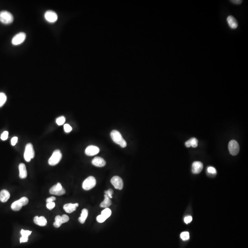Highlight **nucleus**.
Returning <instances> with one entry per match:
<instances>
[{
	"label": "nucleus",
	"instance_id": "obj_1",
	"mask_svg": "<svg viewBox=\"0 0 248 248\" xmlns=\"http://www.w3.org/2000/svg\"><path fill=\"white\" fill-rule=\"evenodd\" d=\"M112 140L115 143L119 144L122 148L126 147L127 143L125 140L122 137V135L119 131L117 130H113L110 134Z\"/></svg>",
	"mask_w": 248,
	"mask_h": 248
},
{
	"label": "nucleus",
	"instance_id": "obj_2",
	"mask_svg": "<svg viewBox=\"0 0 248 248\" xmlns=\"http://www.w3.org/2000/svg\"><path fill=\"white\" fill-rule=\"evenodd\" d=\"M13 15L7 11H2L0 12V21L4 24H8L13 21Z\"/></svg>",
	"mask_w": 248,
	"mask_h": 248
},
{
	"label": "nucleus",
	"instance_id": "obj_3",
	"mask_svg": "<svg viewBox=\"0 0 248 248\" xmlns=\"http://www.w3.org/2000/svg\"><path fill=\"white\" fill-rule=\"evenodd\" d=\"M28 203L29 199L27 197H22L19 200L13 202L11 205V208L14 211H19L23 206L27 205Z\"/></svg>",
	"mask_w": 248,
	"mask_h": 248
},
{
	"label": "nucleus",
	"instance_id": "obj_4",
	"mask_svg": "<svg viewBox=\"0 0 248 248\" xmlns=\"http://www.w3.org/2000/svg\"><path fill=\"white\" fill-rule=\"evenodd\" d=\"M62 154L61 151L57 149L54 151L51 157L48 160V163L50 165L54 166L57 165L62 159Z\"/></svg>",
	"mask_w": 248,
	"mask_h": 248
},
{
	"label": "nucleus",
	"instance_id": "obj_5",
	"mask_svg": "<svg viewBox=\"0 0 248 248\" xmlns=\"http://www.w3.org/2000/svg\"><path fill=\"white\" fill-rule=\"evenodd\" d=\"M96 185V180L95 177L92 176H90L87 177L83 182L82 187L84 190L88 191L95 187Z\"/></svg>",
	"mask_w": 248,
	"mask_h": 248
},
{
	"label": "nucleus",
	"instance_id": "obj_6",
	"mask_svg": "<svg viewBox=\"0 0 248 248\" xmlns=\"http://www.w3.org/2000/svg\"><path fill=\"white\" fill-rule=\"evenodd\" d=\"M35 156V151L33 145L31 143H28L25 147L24 153V158L27 162H30Z\"/></svg>",
	"mask_w": 248,
	"mask_h": 248
},
{
	"label": "nucleus",
	"instance_id": "obj_7",
	"mask_svg": "<svg viewBox=\"0 0 248 248\" xmlns=\"http://www.w3.org/2000/svg\"><path fill=\"white\" fill-rule=\"evenodd\" d=\"M49 192L51 194L53 195L61 196L65 194L66 191L64 188L62 187V185L60 183H58L50 188Z\"/></svg>",
	"mask_w": 248,
	"mask_h": 248
},
{
	"label": "nucleus",
	"instance_id": "obj_8",
	"mask_svg": "<svg viewBox=\"0 0 248 248\" xmlns=\"http://www.w3.org/2000/svg\"><path fill=\"white\" fill-rule=\"evenodd\" d=\"M228 149L230 154L236 156L239 151V146L237 142L234 140H231L228 144Z\"/></svg>",
	"mask_w": 248,
	"mask_h": 248
},
{
	"label": "nucleus",
	"instance_id": "obj_9",
	"mask_svg": "<svg viewBox=\"0 0 248 248\" xmlns=\"http://www.w3.org/2000/svg\"><path fill=\"white\" fill-rule=\"evenodd\" d=\"M26 34L24 32H20L16 35L12 40V43L13 45H18L23 43L26 39Z\"/></svg>",
	"mask_w": 248,
	"mask_h": 248
},
{
	"label": "nucleus",
	"instance_id": "obj_10",
	"mask_svg": "<svg viewBox=\"0 0 248 248\" xmlns=\"http://www.w3.org/2000/svg\"><path fill=\"white\" fill-rule=\"evenodd\" d=\"M45 19L50 23H54L58 20V16L57 14L52 10H48L45 13L44 15Z\"/></svg>",
	"mask_w": 248,
	"mask_h": 248
},
{
	"label": "nucleus",
	"instance_id": "obj_11",
	"mask_svg": "<svg viewBox=\"0 0 248 248\" xmlns=\"http://www.w3.org/2000/svg\"><path fill=\"white\" fill-rule=\"evenodd\" d=\"M111 183L114 186V188L119 190H122L123 187V182L122 178L119 176H114L111 179Z\"/></svg>",
	"mask_w": 248,
	"mask_h": 248
},
{
	"label": "nucleus",
	"instance_id": "obj_12",
	"mask_svg": "<svg viewBox=\"0 0 248 248\" xmlns=\"http://www.w3.org/2000/svg\"><path fill=\"white\" fill-rule=\"evenodd\" d=\"M99 151V148L97 146L90 145L86 149L85 154L88 156H93L97 154Z\"/></svg>",
	"mask_w": 248,
	"mask_h": 248
},
{
	"label": "nucleus",
	"instance_id": "obj_13",
	"mask_svg": "<svg viewBox=\"0 0 248 248\" xmlns=\"http://www.w3.org/2000/svg\"><path fill=\"white\" fill-rule=\"evenodd\" d=\"M203 169V165L199 161H195L193 162L192 165L193 173V174H198L200 173Z\"/></svg>",
	"mask_w": 248,
	"mask_h": 248
},
{
	"label": "nucleus",
	"instance_id": "obj_14",
	"mask_svg": "<svg viewBox=\"0 0 248 248\" xmlns=\"http://www.w3.org/2000/svg\"><path fill=\"white\" fill-rule=\"evenodd\" d=\"M79 206V204L68 203L64 204L63 209L68 213H71L76 210V208Z\"/></svg>",
	"mask_w": 248,
	"mask_h": 248
},
{
	"label": "nucleus",
	"instance_id": "obj_15",
	"mask_svg": "<svg viewBox=\"0 0 248 248\" xmlns=\"http://www.w3.org/2000/svg\"><path fill=\"white\" fill-rule=\"evenodd\" d=\"M92 164L97 167H102L106 165V161L100 157H96L92 159Z\"/></svg>",
	"mask_w": 248,
	"mask_h": 248
},
{
	"label": "nucleus",
	"instance_id": "obj_16",
	"mask_svg": "<svg viewBox=\"0 0 248 248\" xmlns=\"http://www.w3.org/2000/svg\"><path fill=\"white\" fill-rule=\"evenodd\" d=\"M34 222L36 225L41 227L45 226L47 224V220L44 216H35L34 218Z\"/></svg>",
	"mask_w": 248,
	"mask_h": 248
},
{
	"label": "nucleus",
	"instance_id": "obj_17",
	"mask_svg": "<svg viewBox=\"0 0 248 248\" xmlns=\"http://www.w3.org/2000/svg\"><path fill=\"white\" fill-rule=\"evenodd\" d=\"M227 23L229 25V27L232 29H235L237 28L238 26V23L237 21L236 20V18L232 16H229L227 18Z\"/></svg>",
	"mask_w": 248,
	"mask_h": 248
},
{
	"label": "nucleus",
	"instance_id": "obj_18",
	"mask_svg": "<svg viewBox=\"0 0 248 248\" xmlns=\"http://www.w3.org/2000/svg\"><path fill=\"white\" fill-rule=\"evenodd\" d=\"M10 197V194L7 190H1L0 192V201L3 203L7 202Z\"/></svg>",
	"mask_w": 248,
	"mask_h": 248
},
{
	"label": "nucleus",
	"instance_id": "obj_19",
	"mask_svg": "<svg viewBox=\"0 0 248 248\" xmlns=\"http://www.w3.org/2000/svg\"><path fill=\"white\" fill-rule=\"evenodd\" d=\"M19 171V177L21 179H24L27 176V172L26 166L23 163L20 164L18 166Z\"/></svg>",
	"mask_w": 248,
	"mask_h": 248
},
{
	"label": "nucleus",
	"instance_id": "obj_20",
	"mask_svg": "<svg viewBox=\"0 0 248 248\" xmlns=\"http://www.w3.org/2000/svg\"><path fill=\"white\" fill-rule=\"evenodd\" d=\"M22 237L20 238V243H25L28 241V237L32 233V231L24 230L22 229L21 231Z\"/></svg>",
	"mask_w": 248,
	"mask_h": 248
},
{
	"label": "nucleus",
	"instance_id": "obj_21",
	"mask_svg": "<svg viewBox=\"0 0 248 248\" xmlns=\"http://www.w3.org/2000/svg\"><path fill=\"white\" fill-rule=\"evenodd\" d=\"M112 202L111 199L106 194L104 195V199L100 204V206L102 208H107L111 206Z\"/></svg>",
	"mask_w": 248,
	"mask_h": 248
},
{
	"label": "nucleus",
	"instance_id": "obj_22",
	"mask_svg": "<svg viewBox=\"0 0 248 248\" xmlns=\"http://www.w3.org/2000/svg\"><path fill=\"white\" fill-rule=\"evenodd\" d=\"M88 210L86 209H84L81 211L80 217L79 218V221L81 224H84L85 222L86 218L88 216Z\"/></svg>",
	"mask_w": 248,
	"mask_h": 248
},
{
	"label": "nucleus",
	"instance_id": "obj_23",
	"mask_svg": "<svg viewBox=\"0 0 248 248\" xmlns=\"http://www.w3.org/2000/svg\"><path fill=\"white\" fill-rule=\"evenodd\" d=\"M112 214V211L111 210L108 208H105L101 212V215L106 220L109 218L111 216Z\"/></svg>",
	"mask_w": 248,
	"mask_h": 248
},
{
	"label": "nucleus",
	"instance_id": "obj_24",
	"mask_svg": "<svg viewBox=\"0 0 248 248\" xmlns=\"http://www.w3.org/2000/svg\"><path fill=\"white\" fill-rule=\"evenodd\" d=\"M55 222L53 223V226L56 228H58L61 226L62 224H63V221L62 220V218L61 216H57L55 217Z\"/></svg>",
	"mask_w": 248,
	"mask_h": 248
},
{
	"label": "nucleus",
	"instance_id": "obj_25",
	"mask_svg": "<svg viewBox=\"0 0 248 248\" xmlns=\"http://www.w3.org/2000/svg\"><path fill=\"white\" fill-rule=\"evenodd\" d=\"M216 170L215 168L212 166L208 167L207 169V174L209 176H215L216 175Z\"/></svg>",
	"mask_w": 248,
	"mask_h": 248
},
{
	"label": "nucleus",
	"instance_id": "obj_26",
	"mask_svg": "<svg viewBox=\"0 0 248 248\" xmlns=\"http://www.w3.org/2000/svg\"><path fill=\"white\" fill-rule=\"evenodd\" d=\"M7 96L3 92H0V107H2L6 102Z\"/></svg>",
	"mask_w": 248,
	"mask_h": 248
},
{
	"label": "nucleus",
	"instance_id": "obj_27",
	"mask_svg": "<svg viewBox=\"0 0 248 248\" xmlns=\"http://www.w3.org/2000/svg\"><path fill=\"white\" fill-rule=\"evenodd\" d=\"M180 237H181V238L184 241L188 240L189 239V237H190L189 232H182L180 235Z\"/></svg>",
	"mask_w": 248,
	"mask_h": 248
},
{
	"label": "nucleus",
	"instance_id": "obj_28",
	"mask_svg": "<svg viewBox=\"0 0 248 248\" xmlns=\"http://www.w3.org/2000/svg\"><path fill=\"white\" fill-rule=\"evenodd\" d=\"M65 117L64 116H61V117H58V119L56 120V123L58 125H63L65 122Z\"/></svg>",
	"mask_w": 248,
	"mask_h": 248
},
{
	"label": "nucleus",
	"instance_id": "obj_29",
	"mask_svg": "<svg viewBox=\"0 0 248 248\" xmlns=\"http://www.w3.org/2000/svg\"><path fill=\"white\" fill-rule=\"evenodd\" d=\"M191 142V146L193 148L197 147L198 144V141L196 138H192L190 139Z\"/></svg>",
	"mask_w": 248,
	"mask_h": 248
},
{
	"label": "nucleus",
	"instance_id": "obj_30",
	"mask_svg": "<svg viewBox=\"0 0 248 248\" xmlns=\"http://www.w3.org/2000/svg\"><path fill=\"white\" fill-rule=\"evenodd\" d=\"M105 194H106L107 196L109 197V198H112V195L113 194L114 191L112 189H109L108 190H106L104 192Z\"/></svg>",
	"mask_w": 248,
	"mask_h": 248
},
{
	"label": "nucleus",
	"instance_id": "obj_31",
	"mask_svg": "<svg viewBox=\"0 0 248 248\" xmlns=\"http://www.w3.org/2000/svg\"><path fill=\"white\" fill-rule=\"evenodd\" d=\"M64 130L65 132L69 133L72 130V128L69 124H65L64 125Z\"/></svg>",
	"mask_w": 248,
	"mask_h": 248
},
{
	"label": "nucleus",
	"instance_id": "obj_32",
	"mask_svg": "<svg viewBox=\"0 0 248 248\" xmlns=\"http://www.w3.org/2000/svg\"><path fill=\"white\" fill-rule=\"evenodd\" d=\"M8 137V131H4V132L2 133V134H1V140H3V141H5V140H6L7 139Z\"/></svg>",
	"mask_w": 248,
	"mask_h": 248
},
{
	"label": "nucleus",
	"instance_id": "obj_33",
	"mask_svg": "<svg viewBox=\"0 0 248 248\" xmlns=\"http://www.w3.org/2000/svg\"><path fill=\"white\" fill-rule=\"evenodd\" d=\"M55 203L54 202H50V203H48L46 204V207L47 209L49 210H52L53 209V208L55 207Z\"/></svg>",
	"mask_w": 248,
	"mask_h": 248
},
{
	"label": "nucleus",
	"instance_id": "obj_34",
	"mask_svg": "<svg viewBox=\"0 0 248 248\" xmlns=\"http://www.w3.org/2000/svg\"><path fill=\"white\" fill-rule=\"evenodd\" d=\"M106 219L102 216L101 215H100L98 216L97 217V222H99V223H103L104 222V221H106Z\"/></svg>",
	"mask_w": 248,
	"mask_h": 248
},
{
	"label": "nucleus",
	"instance_id": "obj_35",
	"mask_svg": "<svg viewBox=\"0 0 248 248\" xmlns=\"http://www.w3.org/2000/svg\"><path fill=\"white\" fill-rule=\"evenodd\" d=\"M192 221V217L190 216H186L184 218V221L186 224H188V223H190Z\"/></svg>",
	"mask_w": 248,
	"mask_h": 248
},
{
	"label": "nucleus",
	"instance_id": "obj_36",
	"mask_svg": "<svg viewBox=\"0 0 248 248\" xmlns=\"http://www.w3.org/2000/svg\"><path fill=\"white\" fill-rule=\"evenodd\" d=\"M61 218H62V221L63 223L68 222L69 220V217L66 215H63L61 216Z\"/></svg>",
	"mask_w": 248,
	"mask_h": 248
},
{
	"label": "nucleus",
	"instance_id": "obj_37",
	"mask_svg": "<svg viewBox=\"0 0 248 248\" xmlns=\"http://www.w3.org/2000/svg\"><path fill=\"white\" fill-rule=\"evenodd\" d=\"M18 139V138L16 137H13L12 139H11V144H12V145L15 146L17 142Z\"/></svg>",
	"mask_w": 248,
	"mask_h": 248
},
{
	"label": "nucleus",
	"instance_id": "obj_38",
	"mask_svg": "<svg viewBox=\"0 0 248 248\" xmlns=\"http://www.w3.org/2000/svg\"><path fill=\"white\" fill-rule=\"evenodd\" d=\"M56 198L55 197L52 196V197H49V198H47V199H46V202L47 203H50V202H53V201L56 200Z\"/></svg>",
	"mask_w": 248,
	"mask_h": 248
},
{
	"label": "nucleus",
	"instance_id": "obj_39",
	"mask_svg": "<svg viewBox=\"0 0 248 248\" xmlns=\"http://www.w3.org/2000/svg\"><path fill=\"white\" fill-rule=\"evenodd\" d=\"M232 3H234L237 5H239V4H241L242 2V1L241 0H232V1H230Z\"/></svg>",
	"mask_w": 248,
	"mask_h": 248
},
{
	"label": "nucleus",
	"instance_id": "obj_40",
	"mask_svg": "<svg viewBox=\"0 0 248 248\" xmlns=\"http://www.w3.org/2000/svg\"><path fill=\"white\" fill-rule=\"evenodd\" d=\"M185 145H186V147L187 148L190 147H191V142H190V140L189 139V140H188L186 142H185Z\"/></svg>",
	"mask_w": 248,
	"mask_h": 248
}]
</instances>
